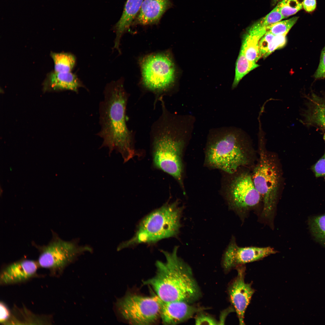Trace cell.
Masks as SVG:
<instances>
[{"mask_svg": "<svg viewBox=\"0 0 325 325\" xmlns=\"http://www.w3.org/2000/svg\"><path fill=\"white\" fill-rule=\"evenodd\" d=\"M286 42V35H274L269 42L266 57L275 50L283 47Z\"/></svg>", "mask_w": 325, "mask_h": 325, "instance_id": "obj_25", "label": "cell"}, {"mask_svg": "<svg viewBox=\"0 0 325 325\" xmlns=\"http://www.w3.org/2000/svg\"><path fill=\"white\" fill-rule=\"evenodd\" d=\"M179 202L178 200L167 202L147 215L140 222L133 237L121 243L117 250L177 236L184 208Z\"/></svg>", "mask_w": 325, "mask_h": 325, "instance_id": "obj_5", "label": "cell"}, {"mask_svg": "<svg viewBox=\"0 0 325 325\" xmlns=\"http://www.w3.org/2000/svg\"><path fill=\"white\" fill-rule=\"evenodd\" d=\"M276 252L270 247H239L234 237H232L224 253L223 266L225 270H229L233 268L260 260Z\"/></svg>", "mask_w": 325, "mask_h": 325, "instance_id": "obj_11", "label": "cell"}, {"mask_svg": "<svg viewBox=\"0 0 325 325\" xmlns=\"http://www.w3.org/2000/svg\"><path fill=\"white\" fill-rule=\"evenodd\" d=\"M314 76L316 79L325 78V46L321 51L319 63Z\"/></svg>", "mask_w": 325, "mask_h": 325, "instance_id": "obj_28", "label": "cell"}, {"mask_svg": "<svg viewBox=\"0 0 325 325\" xmlns=\"http://www.w3.org/2000/svg\"><path fill=\"white\" fill-rule=\"evenodd\" d=\"M140 84L145 91L154 95V107L165 96L171 95L177 76L175 65L170 51L152 53L139 60Z\"/></svg>", "mask_w": 325, "mask_h": 325, "instance_id": "obj_6", "label": "cell"}, {"mask_svg": "<svg viewBox=\"0 0 325 325\" xmlns=\"http://www.w3.org/2000/svg\"><path fill=\"white\" fill-rule=\"evenodd\" d=\"M304 0H281L277 5L284 19L296 14L303 8Z\"/></svg>", "mask_w": 325, "mask_h": 325, "instance_id": "obj_23", "label": "cell"}, {"mask_svg": "<svg viewBox=\"0 0 325 325\" xmlns=\"http://www.w3.org/2000/svg\"><path fill=\"white\" fill-rule=\"evenodd\" d=\"M259 66L258 64L254 65L251 63L246 58L243 51L240 49L236 62L232 88L237 87L241 80L246 75Z\"/></svg>", "mask_w": 325, "mask_h": 325, "instance_id": "obj_21", "label": "cell"}, {"mask_svg": "<svg viewBox=\"0 0 325 325\" xmlns=\"http://www.w3.org/2000/svg\"><path fill=\"white\" fill-rule=\"evenodd\" d=\"M158 298L160 307V318L164 325H176L182 323L204 309L183 301H164Z\"/></svg>", "mask_w": 325, "mask_h": 325, "instance_id": "obj_15", "label": "cell"}, {"mask_svg": "<svg viewBox=\"0 0 325 325\" xmlns=\"http://www.w3.org/2000/svg\"><path fill=\"white\" fill-rule=\"evenodd\" d=\"M161 113L152 125L150 133L152 165L173 178L185 193L183 155L185 142L179 120L160 102Z\"/></svg>", "mask_w": 325, "mask_h": 325, "instance_id": "obj_2", "label": "cell"}, {"mask_svg": "<svg viewBox=\"0 0 325 325\" xmlns=\"http://www.w3.org/2000/svg\"><path fill=\"white\" fill-rule=\"evenodd\" d=\"M260 140L258 158L251 176L263 202L262 217L272 220L281 183L282 170L277 156L267 150L263 139Z\"/></svg>", "mask_w": 325, "mask_h": 325, "instance_id": "obj_7", "label": "cell"}, {"mask_svg": "<svg viewBox=\"0 0 325 325\" xmlns=\"http://www.w3.org/2000/svg\"><path fill=\"white\" fill-rule=\"evenodd\" d=\"M144 0H127L122 15L114 27L116 34L113 48L119 52V46L123 35L128 31L132 25Z\"/></svg>", "mask_w": 325, "mask_h": 325, "instance_id": "obj_17", "label": "cell"}, {"mask_svg": "<svg viewBox=\"0 0 325 325\" xmlns=\"http://www.w3.org/2000/svg\"><path fill=\"white\" fill-rule=\"evenodd\" d=\"M324 140H325V135L324 136Z\"/></svg>", "mask_w": 325, "mask_h": 325, "instance_id": "obj_32", "label": "cell"}, {"mask_svg": "<svg viewBox=\"0 0 325 325\" xmlns=\"http://www.w3.org/2000/svg\"><path fill=\"white\" fill-rule=\"evenodd\" d=\"M271 24L270 18L266 15L248 27L243 35L240 49L243 51L248 60L253 64H258L256 62L260 58L259 42Z\"/></svg>", "mask_w": 325, "mask_h": 325, "instance_id": "obj_14", "label": "cell"}, {"mask_svg": "<svg viewBox=\"0 0 325 325\" xmlns=\"http://www.w3.org/2000/svg\"><path fill=\"white\" fill-rule=\"evenodd\" d=\"M229 178L224 186V197L229 207L243 218L256 207L262 200L253 183L251 174L236 172L228 174Z\"/></svg>", "mask_w": 325, "mask_h": 325, "instance_id": "obj_9", "label": "cell"}, {"mask_svg": "<svg viewBox=\"0 0 325 325\" xmlns=\"http://www.w3.org/2000/svg\"><path fill=\"white\" fill-rule=\"evenodd\" d=\"M178 247L172 252L162 251L164 262L157 261L154 277L144 282L164 301H183L190 304L201 296L200 287L190 267L177 255Z\"/></svg>", "mask_w": 325, "mask_h": 325, "instance_id": "obj_3", "label": "cell"}, {"mask_svg": "<svg viewBox=\"0 0 325 325\" xmlns=\"http://www.w3.org/2000/svg\"><path fill=\"white\" fill-rule=\"evenodd\" d=\"M316 6V0H304L303 3V8L307 12L314 11Z\"/></svg>", "mask_w": 325, "mask_h": 325, "instance_id": "obj_30", "label": "cell"}, {"mask_svg": "<svg viewBox=\"0 0 325 325\" xmlns=\"http://www.w3.org/2000/svg\"><path fill=\"white\" fill-rule=\"evenodd\" d=\"M298 17H294L288 19L276 22L268 28V31L274 35H286L297 21Z\"/></svg>", "mask_w": 325, "mask_h": 325, "instance_id": "obj_24", "label": "cell"}, {"mask_svg": "<svg viewBox=\"0 0 325 325\" xmlns=\"http://www.w3.org/2000/svg\"><path fill=\"white\" fill-rule=\"evenodd\" d=\"M0 323L5 324L7 323L11 317V313L6 304L3 302L0 303Z\"/></svg>", "mask_w": 325, "mask_h": 325, "instance_id": "obj_29", "label": "cell"}, {"mask_svg": "<svg viewBox=\"0 0 325 325\" xmlns=\"http://www.w3.org/2000/svg\"><path fill=\"white\" fill-rule=\"evenodd\" d=\"M39 267L37 260L23 258L3 267L0 274V284H17L26 282L37 275Z\"/></svg>", "mask_w": 325, "mask_h": 325, "instance_id": "obj_13", "label": "cell"}, {"mask_svg": "<svg viewBox=\"0 0 325 325\" xmlns=\"http://www.w3.org/2000/svg\"><path fill=\"white\" fill-rule=\"evenodd\" d=\"M312 169L316 177H325V152L323 156L313 166Z\"/></svg>", "mask_w": 325, "mask_h": 325, "instance_id": "obj_27", "label": "cell"}, {"mask_svg": "<svg viewBox=\"0 0 325 325\" xmlns=\"http://www.w3.org/2000/svg\"><path fill=\"white\" fill-rule=\"evenodd\" d=\"M104 99L99 104L100 131L97 135L103 139L100 148L107 147L110 155L114 150L121 155L126 162L138 155L135 147L133 132L126 122V109L129 94L122 79L107 84Z\"/></svg>", "mask_w": 325, "mask_h": 325, "instance_id": "obj_1", "label": "cell"}, {"mask_svg": "<svg viewBox=\"0 0 325 325\" xmlns=\"http://www.w3.org/2000/svg\"><path fill=\"white\" fill-rule=\"evenodd\" d=\"M51 232V239L47 245H40L34 241L31 244L39 252V267L48 269L52 276L59 275L79 255L92 251L89 246L79 245L77 240L65 241L53 231Z\"/></svg>", "mask_w": 325, "mask_h": 325, "instance_id": "obj_8", "label": "cell"}, {"mask_svg": "<svg viewBox=\"0 0 325 325\" xmlns=\"http://www.w3.org/2000/svg\"><path fill=\"white\" fill-rule=\"evenodd\" d=\"M237 267V275L229 287V294L240 324L244 325V314L255 290L252 288L250 283L245 282V267L243 265Z\"/></svg>", "mask_w": 325, "mask_h": 325, "instance_id": "obj_12", "label": "cell"}, {"mask_svg": "<svg viewBox=\"0 0 325 325\" xmlns=\"http://www.w3.org/2000/svg\"><path fill=\"white\" fill-rule=\"evenodd\" d=\"M200 312L195 318V324L212 325L218 324L216 320L212 316Z\"/></svg>", "mask_w": 325, "mask_h": 325, "instance_id": "obj_26", "label": "cell"}, {"mask_svg": "<svg viewBox=\"0 0 325 325\" xmlns=\"http://www.w3.org/2000/svg\"><path fill=\"white\" fill-rule=\"evenodd\" d=\"M309 225L313 236L325 246V214L313 217L309 221Z\"/></svg>", "mask_w": 325, "mask_h": 325, "instance_id": "obj_22", "label": "cell"}, {"mask_svg": "<svg viewBox=\"0 0 325 325\" xmlns=\"http://www.w3.org/2000/svg\"><path fill=\"white\" fill-rule=\"evenodd\" d=\"M51 56L54 62V71L55 72H71L76 65V57L72 54L52 53H51Z\"/></svg>", "mask_w": 325, "mask_h": 325, "instance_id": "obj_20", "label": "cell"}, {"mask_svg": "<svg viewBox=\"0 0 325 325\" xmlns=\"http://www.w3.org/2000/svg\"><path fill=\"white\" fill-rule=\"evenodd\" d=\"M308 99L307 108L304 114V123L325 131V98L313 93Z\"/></svg>", "mask_w": 325, "mask_h": 325, "instance_id": "obj_18", "label": "cell"}, {"mask_svg": "<svg viewBox=\"0 0 325 325\" xmlns=\"http://www.w3.org/2000/svg\"><path fill=\"white\" fill-rule=\"evenodd\" d=\"M254 150L247 135L238 130L213 140L208 145L205 163L208 166L228 174L235 173L252 160Z\"/></svg>", "mask_w": 325, "mask_h": 325, "instance_id": "obj_4", "label": "cell"}, {"mask_svg": "<svg viewBox=\"0 0 325 325\" xmlns=\"http://www.w3.org/2000/svg\"><path fill=\"white\" fill-rule=\"evenodd\" d=\"M172 6L170 0H144L133 24H157L164 13Z\"/></svg>", "mask_w": 325, "mask_h": 325, "instance_id": "obj_16", "label": "cell"}, {"mask_svg": "<svg viewBox=\"0 0 325 325\" xmlns=\"http://www.w3.org/2000/svg\"><path fill=\"white\" fill-rule=\"evenodd\" d=\"M281 0H273V2L274 3H276L277 2H278Z\"/></svg>", "mask_w": 325, "mask_h": 325, "instance_id": "obj_31", "label": "cell"}, {"mask_svg": "<svg viewBox=\"0 0 325 325\" xmlns=\"http://www.w3.org/2000/svg\"><path fill=\"white\" fill-rule=\"evenodd\" d=\"M49 86L55 90H69L76 93L80 88H86L77 75L71 72L51 73L48 77Z\"/></svg>", "mask_w": 325, "mask_h": 325, "instance_id": "obj_19", "label": "cell"}, {"mask_svg": "<svg viewBox=\"0 0 325 325\" xmlns=\"http://www.w3.org/2000/svg\"><path fill=\"white\" fill-rule=\"evenodd\" d=\"M118 315L130 324L150 325L160 318V307L157 296H145L127 294L115 304Z\"/></svg>", "mask_w": 325, "mask_h": 325, "instance_id": "obj_10", "label": "cell"}]
</instances>
